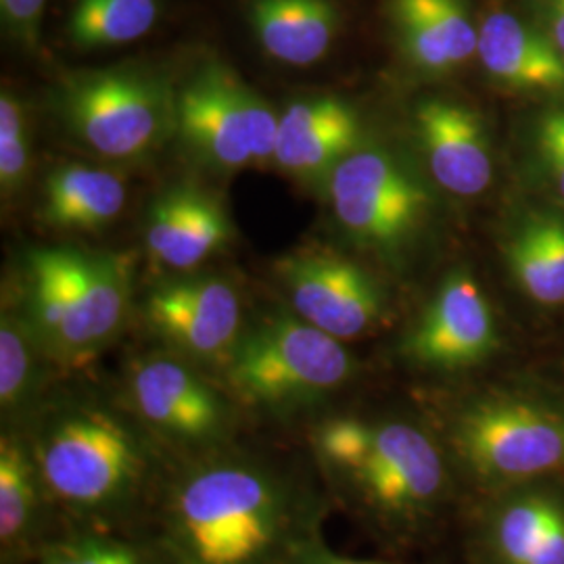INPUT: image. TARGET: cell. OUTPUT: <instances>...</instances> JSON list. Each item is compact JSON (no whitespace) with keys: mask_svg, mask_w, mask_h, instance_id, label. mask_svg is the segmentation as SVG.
I'll return each mask as SVG.
<instances>
[{"mask_svg":"<svg viewBox=\"0 0 564 564\" xmlns=\"http://www.w3.org/2000/svg\"><path fill=\"white\" fill-rule=\"evenodd\" d=\"M174 564H293L328 506L286 466L237 444L172 464L158 500Z\"/></svg>","mask_w":564,"mask_h":564,"instance_id":"6da1fadb","label":"cell"},{"mask_svg":"<svg viewBox=\"0 0 564 564\" xmlns=\"http://www.w3.org/2000/svg\"><path fill=\"white\" fill-rule=\"evenodd\" d=\"M416 134L435 182L452 195L477 197L491 182V155L479 118L460 102L416 107Z\"/></svg>","mask_w":564,"mask_h":564,"instance_id":"e0dca14e","label":"cell"},{"mask_svg":"<svg viewBox=\"0 0 564 564\" xmlns=\"http://www.w3.org/2000/svg\"><path fill=\"white\" fill-rule=\"evenodd\" d=\"M32 141L23 105L11 90L0 95V188L4 197L18 195L30 176Z\"/></svg>","mask_w":564,"mask_h":564,"instance_id":"4316f807","label":"cell"},{"mask_svg":"<svg viewBox=\"0 0 564 564\" xmlns=\"http://www.w3.org/2000/svg\"><path fill=\"white\" fill-rule=\"evenodd\" d=\"M15 307L44 356L76 368L120 337L132 310L130 268L113 253L32 249Z\"/></svg>","mask_w":564,"mask_h":564,"instance_id":"277c9868","label":"cell"},{"mask_svg":"<svg viewBox=\"0 0 564 564\" xmlns=\"http://www.w3.org/2000/svg\"><path fill=\"white\" fill-rule=\"evenodd\" d=\"M496 341V321L481 286L456 272L440 286L405 337L403 354L431 370H463L484 362Z\"/></svg>","mask_w":564,"mask_h":564,"instance_id":"4fadbf2b","label":"cell"},{"mask_svg":"<svg viewBox=\"0 0 564 564\" xmlns=\"http://www.w3.org/2000/svg\"><path fill=\"white\" fill-rule=\"evenodd\" d=\"M538 149L547 176L564 203V109L545 113L538 123Z\"/></svg>","mask_w":564,"mask_h":564,"instance_id":"83f0119b","label":"cell"},{"mask_svg":"<svg viewBox=\"0 0 564 564\" xmlns=\"http://www.w3.org/2000/svg\"><path fill=\"white\" fill-rule=\"evenodd\" d=\"M44 485L74 531H109L160 500L176 463L128 408L72 402L23 426Z\"/></svg>","mask_w":564,"mask_h":564,"instance_id":"7a4b0ae2","label":"cell"},{"mask_svg":"<svg viewBox=\"0 0 564 564\" xmlns=\"http://www.w3.org/2000/svg\"><path fill=\"white\" fill-rule=\"evenodd\" d=\"M547 23L550 41L554 42L564 57V0H547Z\"/></svg>","mask_w":564,"mask_h":564,"instance_id":"4dcf8cb0","label":"cell"},{"mask_svg":"<svg viewBox=\"0 0 564 564\" xmlns=\"http://www.w3.org/2000/svg\"><path fill=\"white\" fill-rule=\"evenodd\" d=\"M126 408L174 460L235 444V400L209 383L199 366L167 349L134 362Z\"/></svg>","mask_w":564,"mask_h":564,"instance_id":"ba28073f","label":"cell"},{"mask_svg":"<svg viewBox=\"0 0 564 564\" xmlns=\"http://www.w3.org/2000/svg\"><path fill=\"white\" fill-rule=\"evenodd\" d=\"M232 239L220 199L195 184H174L151 203L144 242L151 258L174 272H191Z\"/></svg>","mask_w":564,"mask_h":564,"instance_id":"2e32d148","label":"cell"},{"mask_svg":"<svg viewBox=\"0 0 564 564\" xmlns=\"http://www.w3.org/2000/svg\"><path fill=\"white\" fill-rule=\"evenodd\" d=\"M343 230L375 249H395L423 220L429 197L400 160L377 147H358L326 182Z\"/></svg>","mask_w":564,"mask_h":564,"instance_id":"30bf717a","label":"cell"},{"mask_svg":"<svg viewBox=\"0 0 564 564\" xmlns=\"http://www.w3.org/2000/svg\"><path fill=\"white\" fill-rule=\"evenodd\" d=\"M477 53L485 69L508 86L527 90L564 88L563 53L510 13L485 18Z\"/></svg>","mask_w":564,"mask_h":564,"instance_id":"44dd1931","label":"cell"},{"mask_svg":"<svg viewBox=\"0 0 564 564\" xmlns=\"http://www.w3.org/2000/svg\"><path fill=\"white\" fill-rule=\"evenodd\" d=\"M293 564H393L381 563V561H362V558H349L333 552L324 540H318L314 544L307 545L302 554L293 561Z\"/></svg>","mask_w":564,"mask_h":564,"instance_id":"f546056e","label":"cell"},{"mask_svg":"<svg viewBox=\"0 0 564 564\" xmlns=\"http://www.w3.org/2000/svg\"><path fill=\"white\" fill-rule=\"evenodd\" d=\"M310 454L333 498L393 531L429 521L449 489L444 447L410 421L326 416L312 431Z\"/></svg>","mask_w":564,"mask_h":564,"instance_id":"3957f363","label":"cell"},{"mask_svg":"<svg viewBox=\"0 0 564 564\" xmlns=\"http://www.w3.org/2000/svg\"><path fill=\"white\" fill-rule=\"evenodd\" d=\"M126 202V184L113 172L69 163L44 182L42 216L57 230L93 232L113 223Z\"/></svg>","mask_w":564,"mask_h":564,"instance_id":"7402d4cb","label":"cell"},{"mask_svg":"<svg viewBox=\"0 0 564 564\" xmlns=\"http://www.w3.org/2000/svg\"><path fill=\"white\" fill-rule=\"evenodd\" d=\"M61 519L30 437L23 426H4L0 437V563H36L42 550L61 535Z\"/></svg>","mask_w":564,"mask_h":564,"instance_id":"5bb4252c","label":"cell"},{"mask_svg":"<svg viewBox=\"0 0 564 564\" xmlns=\"http://www.w3.org/2000/svg\"><path fill=\"white\" fill-rule=\"evenodd\" d=\"M360 120L337 97H307L279 113L274 165L303 184H326L335 167L360 147Z\"/></svg>","mask_w":564,"mask_h":564,"instance_id":"9a60e30c","label":"cell"},{"mask_svg":"<svg viewBox=\"0 0 564 564\" xmlns=\"http://www.w3.org/2000/svg\"><path fill=\"white\" fill-rule=\"evenodd\" d=\"M34 564H174L162 544L109 531H69L46 545Z\"/></svg>","mask_w":564,"mask_h":564,"instance_id":"484cf974","label":"cell"},{"mask_svg":"<svg viewBox=\"0 0 564 564\" xmlns=\"http://www.w3.org/2000/svg\"><path fill=\"white\" fill-rule=\"evenodd\" d=\"M345 343L279 310L247 324L224 366L228 395L272 419H291L323 405L354 377Z\"/></svg>","mask_w":564,"mask_h":564,"instance_id":"5b68a950","label":"cell"},{"mask_svg":"<svg viewBox=\"0 0 564 564\" xmlns=\"http://www.w3.org/2000/svg\"><path fill=\"white\" fill-rule=\"evenodd\" d=\"M508 258L514 279L533 302L564 303V220L529 218L517 230Z\"/></svg>","mask_w":564,"mask_h":564,"instance_id":"cb8c5ba5","label":"cell"},{"mask_svg":"<svg viewBox=\"0 0 564 564\" xmlns=\"http://www.w3.org/2000/svg\"><path fill=\"white\" fill-rule=\"evenodd\" d=\"M279 113L220 61H205L176 88V137L216 172L274 162Z\"/></svg>","mask_w":564,"mask_h":564,"instance_id":"52a82bcc","label":"cell"},{"mask_svg":"<svg viewBox=\"0 0 564 564\" xmlns=\"http://www.w3.org/2000/svg\"><path fill=\"white\" fill-rule=\"evenodd\" d=\"M484 544L496 564H564V502L550 491H521L491 508Z\"/></svg>","mask_w":564,"mask_h":564,"instance_id":"ac0fdd59","label":"cell"},{"mask_svg":"<svg viewBox=\"0 0 564 564\" xmlns=\"http://www.w3.org/2000/svg\"><path fill=\"white\" fill-rule=\"evenodd\" d=\"M291 310L339 341H354L381 323L384 300L358 263L328 251H300L276 263Z\"/></svg>","mask_w":564,"mask_h":564,"instance_id":"7c38bea8","label":"cell"},{"mask_svg":"<svg viewBox=\"0 0 564 564\" xmlns=\"http://www.w3.org/2000/svg\"><path fill=\"white\" fill-rule=\"evenodd\" d=\"M452 449L487 484L529 481L564 470V419L535 403H473L452 424Z\"/></svg>","mask_w":564,"mask_h":564,"instance_id":"9c48e42d","label":"cell"},{"mask_svg":"<svg viewBox=\"0 0 564 564\" xmlns=\"http://www.w3.org/2000/svg\"><path fill=\"white\" fill-rule=\"evenodd\" d=\"M55 101L74 139L109 162H144L176 134V88L141 67L72 74Z\"/></svg>","mask_w":564,"mask_h":564,"instance_id":"8992f818","label":"cell"},{"mask_svg":"<svg viewBox=\"0 0 564 564\" xmlns=\"http://www.w3.org/2000/svg\"><path fill=\"white\" fill-rule=\"evenodd\" d=\"M405 57L426 74H445L477 53L479 32L463 0H391Z\"/></svg>","mask_w":564,"mask_h":564,"instance_id":"d6986e66","label":"cell"},{"mask_svg":"<svg viewBox=\"0 0 564 564\" xmlns=\"http://www.w3.org/2000/svg\"><path fill=\"white\" fill-rule=\"evenodd\" d=\"M144 323L165 345L199 368H223L247 328L237 289L216 276H181L153 286Z\"/></svg>","mask_w":564,"mask_h":564,"instance_id":"8fae6325","label":"cell"},{"mask_svg":"<svg viewBox=\"0 0 564 564\" xmlns=\"http://www.w3.org/2000/svg\"><path fill=\"white\" fill-rule=\"evenodd\" d=\"M249 23L268 57L307 67L328 55L339 11L333 0H251Z\"/></svg>","mask_w":564,"mask_h":564,"instance_id":"ffe728a7","label":"cell"},{"mask_svg":"<svg viewBox=\"0 0 564 564\" xmlns=\"http://www.w3.org/2000/svg\"><path fill=\"white\" fill-rule=\"evenodd\" d=\"M46 0H0V15L13 41L34 48L41 36V21Z\"/></svg>","mask_w":564,"mask_h":564,"instance_id":"f1b7e54d","label":"cell"},{"mask_svg":"<svg viewBox=\"0 0 564 564\" xmlns=\"http://www.w3.org/2000/svg\"><path fill=\"white\" fill-rule=\"evenodd\" d=\"M53 364L15 305L0 318V410L4 426H25L39 414L42 368Z\"/></svg>","mask_w":564,"mask_h":564,"instance_id":"603a6c76","label":"cell"},{"mask_svg":"<svg viewBox=\"0 0 564 564\" xmlns=\"http://www.w3.org/2000/svg\"><path fill=\"white\" fill-rule=\"evenodd\" d=\"M160 11V0H76L67 36L82 51L123 46L147 36Z\"/></svg>","mask_w":564,"mask_h":564,"instance_id":"d4e9b609","label":"cell"}]
</instances>
